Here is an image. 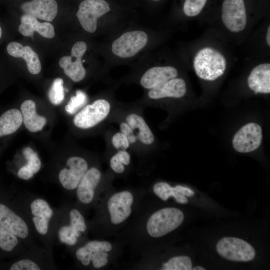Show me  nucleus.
<instances>
[{
    "label": "nucleus",
    "instance_id": "nucleus-36",
    "mask_svg": "<svg viewBox=\"0 0 270 270\" xmlns=\"http://www.w3.org/2000/svg\"><path fill=\"white\" fill-rule=\"evenodd\" d=\"M120 132L124 134L128 138L130 144H134L137 140V138L134 130L126 122H123L120 124Z\"/></svg>",
    "mask_w": 270,
    "mask_h": 270
},
{
    "label": "nucleus",
    "instance_id": "nucleus-25",
    "mask_svg": "<svg viewBox=\"0 0 270 270\" xmlns=\"http://www.w3.org/2000/svg\"><path fill=\"white\" fill-rule=\"evenodd\" d=\"M23 124L26 128L32 132L41 130L46 123V118L39 116L36 111L35 102L32 100H26L20 106Z\"/></svg>",
    "mask_w": 270,
    "mask_h": 270
},
{
    "label": "nucleus",
    "instance_id": "nucleus-15",
    "mask_svg": "<svg viewBox=\"0 0 270 270\" xmlns=\"http://www.w3.org/2000/svg\"><path fill=\"white\" fill-rule=\"evenodd\" d=\"M102 176L100 170L96 167L92 166L88 170L75 190L77 201L80 206H90L95 201Z\"/></svg>",
    "mask_w": 270,
    "mask_h": 270
},
{
    "label": "nucleus",
    "instance_id": "nucleus-32",
    "mask_svg": "<svg viewBox=\"0 0 270 270\" xmlns=\"http://www.w3.org/2000/svg\"><path fill=\"white\" fill-rule=\"evenodd\" d=\"M64 81L60 78H56L52 82L48 92L50 102L55 106L60 104L64 98Z\"/></svg>",
    "mask_w": 270,
    "mask_h": 270
},
{
    "label": "nucleus",
    "instance_id": "nucleus-31",
    "mask_svg": "<svg viewBox=\"0 0 270 270\" xmlns=\"http://www.w3.org/2000/svg\"><path fill=\"white\" fill-rule=\"evenodd\" d=\"M130 162V156L126 150H119L113 155L110 160L111 169L116 174H122L125 170V166Z\"/></svg>",
    "mask_w": 270,
    "mask_h": 270
},
{
    "label": "nucleus",
    "instance_id": "nucleus-29",
    "mask_svg": "<svg viewBox=\"0 0 270 270\" xmlns=\"http://www.w3.org/2000/svg\"><path fill=\"white\" fill-rule=\"evenodd\" d=\"M26 246L16 236L0 224V249L7 253L22 254Z\"/></svg>",
    "mask_w": 270,
    "mask_h": 270
},
{
    "label": "nucleus",
    "instance_id": "nucleus-40",
    "mask_svg": "<svg viewBox=\"0 0 270 270\" xmlns=\"http://www.w3.org/2000/svg\"><path fill=\"white\" fill-rule=\"evenodd\" d=\"M154 0V1H158V0Z\"/></svg>",
    "mask_w": 270,
    "mask_h": 270
},
{
    "label": "nucleus",
    "instance_id": "nucleus-9",
    "mask_svg": "<svg viewBox=\"0 0 270 270\" xmlns=\"http://www.w3.org/2000/svg\"><path fill=\"white\" fill-rule=\"evenodd\" d=\"M111 106L108 100L100 98L84 106L74 116V124L81 129L92 128L103 121L110 112Z\"/></svg>",
    "mask_w": 270,
    "mask_h": 270
},
{
    "label": "nucleus",
    "instance_id": "nucleus-13",
    "mask_svg": "<svg viewBox=\"0 0 270 270\" xmlns=\"http://www.w3.org/2000/svg\"><path fill=\"white\" fill-rule=\"evenodd\" d=\"M110 10L104 0H84L80 4L76 16L82 28L90 33H94L97 28L98 18Z\"/></svg>",
    "mask_w": 270,
    "mask_h": 270
},
{
    "label": "nucleus",
    "instance_id": "nucleus-19",
    "mask_svg": "<svg viewBox=\"0 0 270 270\" xmlns=\"http://www.w3.org/2000/svg\"><path fill=\"white\" fill-rule=\"evenodd\" d=\"M186 92V84L182 78H174L149 90V98L158 100L165 98H180Z\"/></svg>",
    "mask_w": 270,
    "mask_h": 270
},
{
    "label": "nucleus",
    "instance_id": "nucleus-30",
    "mask_svg": "<svg viewBox=\"0 0 270 270\" xmlns=\"http://www.w3.org/2000/svg\"><path fill=\"white\" fill-rule=\"evenodd\" d=\"M162 270H191L192 263L190 258L185 256H175L162 263L160 268Z\"/></svg>",
    "mask_w": 270,
    "mask_h": 270
},
{
    "label": "nucleus",
    "instance_id": "nucleus-2",
    "mask_svg": "<svg viewBox=\"0 0 270 270\" xmlns=\"http://www.w3.org/2000/svg\"><path fill=\"white\" fill-rule=\"evenodd\" d=\"M88 229L86 220L78 206H64L58 210L56 236L61 244L76 248L84 242Z\"/></svg>",
    "mask_w": 270,
    "mask_h": 270
},
{
    "label": "nucleus",
    "instance_id": "nucleus-12",
    "mask_svg": "<svg viewBox=\"0 0 270 270\" xmlns=\"http://www.w3.org/2000/svg\"><path fill=\"white\" fill-rule=\"evenodd\" d=\"M89 168L87 161L79 156L68 158L66 166L58 174V180L62 187L68 192H75L82 178Z\"/></svg>",
    "mask_w": 270,
    "mask_h": 270
},
{
    "label": "nucleus",
    "instance_id": "nucleus-16",
    "mask_svg": "<svg viewBox=\"0 0 270 270\" xmlns=\"http://www.w3.org/2000/svg\"><path fill=\"white\" fill-rule=\"evenodd\" d=\"M262 139L261 126L256 123L250 122L241 128L235 134L232 141V146L238 152H249L260 146Z\"/></svg>",
    "mask_w": 270,
    "mask_h": 270
},
{
    "label": "nucleus",
    "instance_id": "nucleus-1",
    "mask_svg": "<svg viewBox=\"0 0 270 270\" xmlns=\"http://www.w3.org/2000/svg\"><path fill=\"white\" fill-rule=\"evenodd\" d=\"M22 210L28 218L34 235L52 250L56 236L58 210L44 198L32 195L22 198Z\"/></svg>",
    "mask_w": 270,
    "mask_h": 270
},
{
    "label": "nucleus",
    "instance_id": "nucleus-11",
    "mask_svg": "<svg viewBox=\"0 0 270 270\" xmlns=\"http://www.w3.org/2000/svg\"><path fill=\"white\" fill-rule=\"evenodd\" d=\"M148 41V35L144 31L127 32L114 41L112 51L118 57L131 58L140 52L146 46Z\"/></svg>",
    "mask_w": 270,
    "mask_h": 270
},
{
    "label": "nucleus",
    "instance_id": "nucleus-33",
    "mask_svg": "<svg viewBox=\"0 0 270 270\" xmlns=\"http://www.w3.org/2000/svg\"><path fill=\"white\" fill-rule=\"evenodd\" d=\"M207 0H185L183 10L188 16L198 15L204 8Z\"/></svg>",
    "mask_w": 270,
    "mask_h": 270
},
{
    "label": "nucleus",
    "instance_id": "nucleus-38",
    "mask_svg": "<svg viewBox=\"0 0 270 270\" xmlns=\"http://www.w3.org/2000/svg\"><path fill=\"white\" fill-rule=\"evenodd\" d=\"M192 270H204L205 268L202 267V266H196L194 268H192Z\"/></svg>",
    "mask_w": 270,
    "mask_h": 270
},
{
    "label": "nucleus",
    "instance_id": "nucleus-8",
    "mask_svg": "<svg viewBox=\"0 0 270 270\" xmlns=\"http://www.w3.org/2000/svg\"><path fill=\"white\" fill-rule=\"evenodd\" d=\"M51 250L36 246L22 254L20 258L10 266V270H40L54 268Z\"/></svg>",
    "mask_w": 270,
    "mask_h": 270
},
{
    "label": "nucleus",
    "instance_id": "nucleus-37",
    "mask_svg": "<svg viewBox=\"0 0 270 270\" xmlns=\"http://www.w3.org/2000/svg\"><path fill=\"white\" fill-rule=\"evenodd\" d=\"M266 40L268 46H270V26L268 29Z\"/></svg>",
    "mask_w": 270,
    "mask_h": 270
},
{
    "label": "nucleus",
    "instance_id": "nucleus-17",
    "mask_svg": "<svg viewBox=\"0 0 270 270\" xmlns=\"http://www.w3.org/2000/svg\"><path fill=\"white\" fill-rule=\"evenodd\" d=\"M222 18L224 25L229 30L234 32L242 30L247 20L244 0H224Z\"/></svg>",
    "mask_w": 270,
    "mask_h": 270
},
{
    "label": "nucleus",
    "instance_id": "nucleus-5",
    "mask_svg": "<svg viewBox=\"0 0 270 270\" xmlns=\"http://www.w3.org/2000/svg\"><path fill=\"white\" fill-rule=\"evenodd\" d=\"M183 212L176 208H165L152 213L143 224V231L148 238H156L177 228L182 222Z\"/></svg>",
    "mask_w": 270,
    "mask_h": 270
},
{
    "label": "nucleus",
    "instance_id": "nucleus-23",
    "mask_svg": "<svg viewBox=\"0 0 270 270\" xmlns=\"http://www.w3.org/2000/svg\"><path fill=\"white\" fill-rule=\"evenodd\" d=\"M152 190L154 194L164 201L168 200L170 197H173L178 203L182 204L188 202L186 196L190 197L194 194V192L188 188L180 185L173 187L164 182L154 184Z\"/></svg>",
    "mask_w": 270,
    "mask_h": 270
},
{
    "label": "nucleus",
    "instance_id": "nucleus-27",
    "mask_svg": "<svg viewBox=\"0 0 270 270\" xmlns=\"http://www.w3.org/2000/svg\"><path fill=\"white\" fill-rule=\"evenodd\" d=\"M126 122L134 130L137 139L144 145H150L154 140V136L144 119L136 113L128 114Z\"/></svg>",
    "mask_w": 270,
    "mask_h": 270
},
{
    "label": "nucleus",
    "instance_id": "nucleus-26",
    "mask_svg": "<svg viewBox=\"0 0 270 270\" xmlns=\"http://www.w3.org/2000/svg\"><path fill=\"white\" fill-rule=\"evenodd\" d=\"M23 123L20 110L10 108L0 114V141L16 132Z\"/></svg>",
    "mask_w": 270,
    "mask_h": 270
},
{
    "label": "nucleus",
    "instance_id": "nucleus-22",
    "mask_svg": "<svg viewBox=\"0 0 270 270\" xmlns=\"http://www.w3.org/2000/svg\"><path fill=\"white\" fill-rule=\"evenodd\" d=\"M8 54L14 58H22L26 64L28 70L33 74L40 72L42 66L37 54L29 46H24L21 44L12 42L6 47Z\"/></svg>",
    "mask_w": 270,
    "mask_h": 270
},
{
    "label": "nucleus",
    "instance_id": "nucleus-10",
    "mask_svg": "<svg viewBox=\"0 0 270 270\" xmlns=\"http://www.w3.org/2000/svg\"><path fill=\"white\" fill-rule=\"evenodd\" d=\"M216 250L222 257L232 261H250L256 255L254 248L250 244L234 237L220 239L216 244Z\"/></svg>",
    "mask_w": 270,
    "mask_h": 270
},
{
    "label": "nucleus",
    "instance_id": "nucleus-39",
    "mask_svg": "<svg viewBox=\"0 0 270 270\" xmlns=\"http://www.w3.org/2000/svg\"><path fill=\"white\" fill-rule=\"evenodd\" d=\"M2 28H1L0 26V38L2 36Z\"/></svg>",
    "mask_w": 270,
    "mask_h": 270
},
{
    "label": "nucleus",
    "instance_id": "nucleus-7",
    "mask_svg": "<svg viewBox=\"0 0 270 270\" xmlns=\"http://www.w3.org/2000/svg\"><path fill=\"white\" fill-rule=\"evenodd\" d=\"M0 224L18 238L28 248L36 246L32 230L22 210L21 212H16L6 204L0 203Z\"/></svg>",
    "mask_w": 270,
    "mask_h": 270
},
{
    "label": "nucleus",
    "instance_id": "nucleus-4",
    "mask_svg": "<svg viewBox=\"0 0 270 270\" xmlns=\"http://www.w3.org/2000/svg\"><path fill=\"white\" fill-rule=\"evenodd\" d=\"M115 250L114 244L104 240H91L84 242L74 252L77 262L84 268L100 269L111 262Z\"/></svg>",
    "mask_w": 270,
    "mask_h": 270
},
{
    "label": "nucleus",
    "instance_id": "nucleus-24",
    "mask_svg": "<svg viewBox=\"0 0 270 270\" xmlns=\"http://www.w3.org/2000/svg\"><path fill=\"white\" fill-rule=\"evenodd\" d=\"M248 84L255 93H270V64H262L254 67L248 77Z\"/></svg>",
    "mask_w": 270,
    "mask_h": 270
},
{
    "label": "nucleus",
    "instance_id": "nucleus-18",
    "mask_svg": "<svg viewBox=\"0 0 270 270\" xmlns=\"http://www.w3.org/2000/svg\"><path fill=\"white\" fill-rule=\"evenodd\" d=\"M21 8L26 14L50 22L56 16L58 6L56 0H32L24 3Z\"/></svg>",
    "mask_w": 270,
    "mask_h": 270
},
{
    "label": "nucleus",
    "instance_id": "nucleus-6",
    "mask_svg": "<svg viewBox=\"0 0 270 270\" xmlns=\"http://www.w3.org/2000/svg\"><path fill=\"white\" fill-rule=\"evenodd\" d=\"M194 68L200 78L212 81L224 74L226 60L224 56L218 50L206 47L196 54L194 60Z\"/></svg>",
    "mask_w": 270,
    "mask_h": 270
},
{
    "label": "nucleus",
    "instance_id": "nucleus-28",
    "mask_svg": "<svg viewBox=\"0 0 270 270\" xmlns=\"http://www.w3.org/2000/svg\"><path fill=\"white\" fill-rule=\"evenodd\" d=\"M22 153L26 164L19 168L17 176L21 180H28L39 172L42 162L36 152L30 147L24 148Z\"/></svg>",
    "mask_w": 270,
    "mask_h": 270
},
{
    "label": "nucleus",
    "instance_id": "nucleus-3",
    "mask_svg": "<svg viewBox=\"0 0 270 270\" xmlns=\"http://www.w3.org/2000/svg\"><path fill=\"white\" fill-rule=\"evenodd\" d=\"M136 200L135 194L128 190L114 192L108 196L103 208V219L107 228L114 230L123 225L130 216Z\"/></svg>",
    "mask_w": 270,
    "mask_h": 270
},
{
    "label": "nucleus",
    "instance_id": "nucleus-21",
    "mask_svg": "<svg viewBox=\"0 0 270 270\" xmlns=\"http://www.w3.org/2000/svg\"><path fill=\"white\" fill-rule=\"evenodd\" d=\"M18 31L22 36L32 38L34 32L48 38H53L55 36L54 27L52 24L49 22H40L36 18L26 14L20 18Z\"/></svg>",
    "mask_w": 270,
    "mask_h": 270
},
{
    "label": "nucleus",
    "instance_id": "nucleus-20",
    "mask_svg": "<svg viewBox=\"0 0 270 270\" xmlns=\"http://www.w3.org/2000/svg\"><path fill=\"white\" fill-rule=\"evenodd\" d=\"M178 74L177 70L171 66H154L148 69L142 76L140 85L144 88L150 90Z\"/></svg>",
    "mask_w": 270,
    "mask_h": 270
},
{
    "label": "nucleus",
    "instance_id": "nucleus-34",
    "mask_svg": "<svg viewBox=\"0 0 270 270\" xmlns=\"http://www.w3.org/2000/svg\"><path fill=\"white\" fill-rule=\"evenodd\" d=\"M86 96L84 92L78 90L76 95L72 97L65 106L66 111L69 114H74L86 101Z\"/></svg>",
    "mask_w": 270,
    "mask_h": 270
},
{
    "label": "nucleus",
    "instance_id": "nucleus-35",
    "mask_svg": "<svg viewBox=\"0 0 270 270\" xmlns=\"http://www.w3.org/2000/svg\"><path fill=\"white\" fill-rule=\"evenodd\" d=\"M111 142L113 146L118 150H126L130 144L126 136L120 132L112 136Z\"/></svg>",
    "mask_w": 270,
    "mask_h": 270
},
{
    "label": "nucleus",
    "instance_id": "nucleus-14",
    "mask_svg": "<svg viewBox=\"0 0 270 270\" xmlns=\"http://www.w3.org/2000/svg\"><path fill=\"white\" fill-rule=\"evenodd\" d=\"M86 48L85 42H78L72 47L71 55L64 56L59 60V65L64 74L74 82H79L86 76V70L82 64V58Z\"/></svg>",
    "mask_w": 270,
    "mask_h": 270
}]
</instances>
